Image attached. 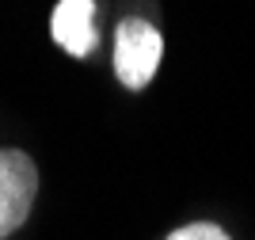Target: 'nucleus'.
<instances>
[{
  "instance_id": "3",
  "label": "nucleus",
  "mask_w": 255,
  "mask_h": 240,
  "mask_svg": "<svg viewBox=\"0 0 255 240\" xmlns=\"http://www.w3.org/2000/svg\"><path fill=\"white\" fill-rule=\"evenodd\" d=\"M50 34L65 53L88 57L96 50V0H61L50 15Z\"/></svg>"
},
{
  "instance_id": "1",
  "label": "nucleus",
  "mask_w": 255,
  "mask_h": 240,
  "mask_svg": "<svg viewBox=\"0 0 255 240\" xmlns=\"http://www.w3.org/2000/svg\"><path fill=\"white\" fill-rule=\"evenodd\" d=\"M160 57H164V38L149 19H126L118 23L115 34V73L122 88L141 92L156 76Z\"/></svg>"
},
{
  "instance_id": "2",
  "label": "nucleus",
  "mask_w": 255,
  "mask_h": 240,
  "mask_svg": "<svg viewBox=\"0 0 255 240\" xmlns=\"http://www.w3.org/2000/svg\"><path fill=\"white\" fill-rule=\"evenodd\" d=\"M38 195V168L19 149H0V240L19 229Z\"/></svg>"
},
{
  "instance_id": "4",
  "label": "nucleus",
  "mask_w": 255,
  "mask_h": 240,
  "mask_svg": "<svg viewBox=\"0 0 255 240\" xmlns=\"http://www.w3.org/2000/svg\"><path fill=\"white\" fill-rule=\"evenodd\" d=\"M168 240H229V233H225L221 225H213V221H194V225L175 229Z\"/></svg>"
}]
</instances>
